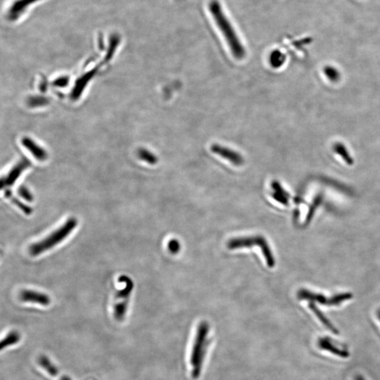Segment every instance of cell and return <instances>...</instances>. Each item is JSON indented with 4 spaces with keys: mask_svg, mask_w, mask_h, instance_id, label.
Wrapping results in <instances>:
<instances>
[{
    "mask_svg": "<svg viewBox=\"0 0 380 380\" xmlns=\"http://www.w3.org/2000/svg\"><path fill=\"white\" fill-rule=\"evenodd\" d=\"M209 11L217 27L226 40L232 55L238 59H244L246 55L245 48L238 38L230 20L223 12L221 4L217 0H212L209 3Z\"/></svg>",
    "mask_w": 380,
    "mask_h": 380,
    "instance_id": "cell-1",
    "label": "cell"
},
{
    "mask_svg": "<svg viewBox=\"0 0 380 380\" xmlns=\"http://www.w3.org/2000/svg\"><path fill=\"white\" fill-rule=\"evenodd\" d=\"M78 225L76 218L72 217L67 220L62 225L52 232L40 241L32 244L29 247L30 254L37 256L55 247L63 241L74 230Z\"/></svg>",
    "mask_w": 380,
    "mask_h": 380,
    "instance_id": "cell-2",
    "label": "cell"
},
{
    "mask_svg": "<svg viewBox=\"0 0 380 380\" xmlns=\"http://www.w3.org/2000/svg\"><path fill=\"white\" fill-rule=\"evenodd\" d=\"M227 246L230 250L241 249V248H251L257 246L262 249L267 265L270 268H273L275 265V260L271 249L268 242L266 241V238L262 235L232 238L228 242Z\"/></svg>",
    "mask_w": 380,
    "mask_h": 380,
    "instance_id": "cell-3",
    "label": "cell"
},
{
    "mask_svg": "<svg viewBox=\"0 0 380 380\" xmlns=\"http://www.w3.org/2000/svg\"><path fill=\"white\" fill-rule=\"evenodd\" d=\"M119 282L123 283L124 287L118 290L115 294L114 305V317L118 321H122L126 318L127 310L130 295L134 288L133 281L127 275H121L118 277Z\"/></svg>",
    "mask_w": 380,
    "mask_h": 380,
    "instance_id": "cell-4",
    "label": "cell"
},
{
    "mask_svg": "<svg viewBox=\"0 0 380 380\" xmlns=\"http://www.w3.org/2000/svg\"><path fill=\"white\" fill-rule=\"evenodd\" d=\"M209 331V325L206 322H202L199 326L196 340L194 345L191 364L193 367L194 377H197L202 368V360L204 359L205 349L206 346V337Z\"/></svg>",
    "mask_w": 380,
    "mask_h": 380,
    "instance_id": "cell-5",
    "label": "cell"
},
{
    "mask_svg": "<svg viewBox=\"0 0 380 380\" xmlns=\"http://www.w3.org/2000/svg\"><path fill=\"white\" fill-rule=\"evenodd\" d=\"M42 0H9L4 9L5 19L17 22L23 19L29 11Z\"/></svg>",
    "mask_w": 380,
    "mask_h": 380,
    "instance_id": "cell-6",
    "label": "cell"
},
{
    "mask_svg": "<svg viewBox=\"0 0 380 380\" xmlns=\"http://www.w3.org/2000/svg\"><path fill=\"white\" fill-rule=\"evenodd\" d=\"M210 150L214 154H217L218 156H221L224 159L228 160L234 165H241L245 162L243 156L240 153L231 150L228 147L219 145H212Z\"/></svg>",
    "mask_w": 380,
    "mask_h": 380,
    "instance_id": "cell-7",
    "label": "cell"
},
{
    "mask_svg": "<svg viewBox=\"0 0 380 380\" xmlns=\"http://www.w3.org/2000/svg\"><path fill=\"white\" fill-rule=\"evenodd\" d=\"M20 299L23 302L38 303L42 305H48L51 299L48 294L31 290H23L19 294Z\"/></svg>",
    "mask_w": 380,
    "mask_h": 380,
    "instance_id": "cell-8",
    "label": "cell"
},
{
    "mask_svg": "<svg viewBox=\"0 0 380 380\" xmlns=\"http://www.w3.org/2000/svg\"><path fill=\"white\" fill-rule=\"evenodd\" d=\"M318 346L321 349L330 352L333 354L338 355L342 358H347L349 357V353L344 348L337 347L334 343L331 342L327 337L319 339L318 342Z\"/></svg>",
    "mask_w": 380,
    "mask_h": 380,
    "instance_id": "cell-9",
    "label": "cell"
},
{
    "mask_svg": "<svg viewBox=\"0 0 380 380\" xmlns=\"http://www.w3.org/2000/svg\"><path fill=\"white\" fill-rule=\"evenodd\" d=\"M298 298L300 299L308 300L311 302L319 303L320 304L329 305V299L326 298L323 294L314 293L306 290H300L297 293Z\"/></svg>",
    "mask_w": 380,
    "mask_h": 380,
    "instance_id": "cell-10",
    "label": "cell"
},
{
    "mask_svg": "<svg viewBox=\"0 0 380 380\" xmlns=\"http://www.w3.org/2000/svg\"><path fill=\"white\" fill-rule=\"evenodd\" d=\"M272 188L273 189V193H272V197L274 199L281 204L287 205L288 204L289 197L290 195L282 187L278 182L273 181L272 182Z\"/></svg>",
    "mask_w": 380,
    "mask_h": 380,
    "instance_id": "cell-11",
    "label": "cell"
},
{
    "mask_svg": "<svg viewBox=\"0 0 380 380\" xmlns=\"http://www.w3.org/2000/svg\"><path fill=\"white\" fill-rule=\"evenodd\" d=\"M309 308H310L311 310L314 313V314L316 315L317 318L320 320V321L321 322V323H323V325L329 329V330H330L331 332L335 333V334H338V329H337L336 327L331 323V322L326 318L325 315H324L323 313L318 309V307L316 306V304H315L314 302H311L309 303Z\"/></svg>",
    "mask_w": 380,
    "mask_h": 380,
    "instance_id": "cell-12",
    "label": "cell"
},
{
    "mask_svg": "<svg viewBox=\"0 0 380 380\" xmlns=\"http://www.w3.org/2000/svg\"><path fill=\"white\" fill-rule=\"evenodd\" d=\"M5 197L7 199H9L15 206H17L19 209L21 210L26 215H31V214L33 213V208L30 207L25 203L21 202L19 199L16 198V197H14L9 190H6V192H5Z\"/></svg>",
    "mask_w": 380,
    "mask_h": 380,
    "instance_id": "cell-13",
    "label": "cell"
},
{
    "mask_svg": "<svg viewBox=\"0 0 380 380\" xmlns=\"http://www.w3.org/2000/svg\"><path fill=\"white\" fill-rule=\"evenodd\" d=\"M20 339V334L18 331H10L7 335V336L2 341L1 344H0V348H1V350H3V348H6L7 346L17 344L19 342Z\"/></svg>",
    "mask_w": 380,
    "mask_h": 380,
    "instance_id": "cell-14",
    "label": "cell"
},
{
    "mask_svg": "<svg viewBox=\"0 0 380 380\" xmlns=\"http://www.w3.org/2000/svg\"><path fill=\"white\" fill-rule=\"evenodd\" d=\"M39 363H40V366H42V368H43L44 370L50 374V375L55 377V376H57L58 374H59L58 369L52 364L51 361L49 360V359H48V357H44V355H42V357L39 359Z\"/></svg>",
    "mask_w": 380,
    "mask_h": 380,
    "instance_id": "cell-15",
    "label": "cell"
},
{
    "mask_svg": "<svg viewBox=\"0 0 380 380\" xmlns=\"http://www.w3.org/2000/svg\"><path fill=\"white\" fill-rule=\"evenodd\" d=\"M353 295L351 293H342L337 294L334 297L329 298V305H337L344 302L346 300L351 299Z\"/></svg>",
    "mask_w": 380,
    "mask_h": 380,
    "instance_id": "cell-16",
    "label": "cell"
},
{
    "mask_svg": "<svg viewBox=\"0 0 380 380\" xmlns=\"http://www.w3.org/2000/svg\"><path fill=\"white\" fill-rule=\"evenodd\" d=\"M284 61V56L282 53L277 51L272 53L271 57H270V63H271L272 66L275 67V68L280 66Z\"/></svg>",
    "mask_w": 380,
    "mask_h": 380,
    "instance_id": "cell-17",
    "label": "cell"
},
{
    "mask_svg": "<svg viewBox=\"0 0 380 380\" xmlns=\"http://www.w3.org/2000/svg\"><path fill=\"white\" fill-rule=\"evenodd\" d=\"M18 195H19V196L22 197V198H23L24 200H26V202H33V195H32L31 192L28 189V188L24 187V186H20V187L18 188Z\"/></svg>",
    "mask_w": 380,
    "mask_h": 380,
    "instance_id": "cell-18",
    "label": "cell"
},
{
    "mask_svg": "<svg viewBox=\"0 0 380 380\" xmlns=\"http://www.w3.org/2000/svg\"><path fill=\"white\" fill-rule=\"evenodd\" d=\"M321 202L322 196H320V195H319V196L316 197V200L314 201V203H313V204L311 206L310 209H309L308 216H307L306 218L307 223H308L309 221H311V219H312L313 218V216H314L315 210H316L317 207L319 206V204Z\"/></svg>",
    "mask_w": 380,
    "mask_h": 380,
    "instance_id": "cell-19",
    "label": "cell"
},
{
    "mask_svg": "<svg viewBox=\"0 0 380 380\" xmlns=\"http://www.w3.org/2000/svg\"><path fill=\"white\" fill-rule=\"evenodd\" d=\"M168 249L173 254H176L181 249V246H180V242L178 240L173 239L168 243Z\"/></svg>",
    "mask_w": 380,
    "mask_h": 380,
    "instance_id": "cell-20",
    "label": "cell"
},
{
    "mask_svg": "<svg viewBox=\"0 0 380 380\" xmlns=\"http://www.w3.org/2000/svg\"><path fill=\"white\" fill-rule=\"evenodd\" d=\"M325 72L326 75L328 76V78H330L332 81H335V80H337V78H339L338 72L335 68H331V67H327V68H325Z\"/></svg>",
    "mask_w": 380,
    "mask_h": 380,
    "instance_id": "cell-21",
    "label": "cell"
},
{
    "mask_svg": "<svg viewBox=\"0 0 380 380\" xmlns=\"http://www.w3.org/2000/svg\"><path fill=\"white\" fill-rule=\"evenodd\" d=\"M355 380H365V379H364V378L362 377V376L357 375V377H355Z\"/></svg>",
    "mask_w": 380,
    "mask_h": 380,
    "instance_id": "cell-22",
    "label": "cell"
},
{
    "mask_svg": "<svg viewBox=\"0 0 380 380\" xmlns=\"http://www.w3.org/2000/svg\"><path fill=\"white\" fill-rule=\"evenodd\" d=\"M61 380H72V379H70L69 377H66V376H63V377H61Z\"/></svg>",
    "mask_w": 380,
    "mask_h": 380,
    "instance_id": "cell-23",
    "label": "cell"
},
{
    "mask_svg": "<svg viewBox=\"0 0 380 380\" xmlns=\"http://www.w3.org/2000/svg\"><path fill=\"white\" fill-rule=\"evenodd\" d=\"M378 317H379V319L380 320V309L379 311H378Z\"/></svg>",
    "mask_w": 380,
    "mask_h": 380,
    "instance_id": "cell-24",
    "label": "cell"
}]
</instances>
